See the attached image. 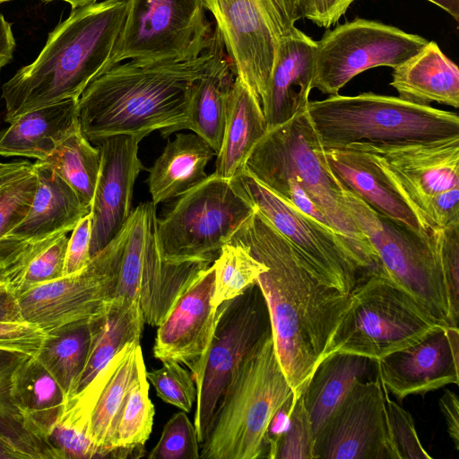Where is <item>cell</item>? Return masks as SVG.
<instances>
[{
    "mask_svg": "<svg viewBox=\"0 0 459 459\" xmlns=\"http://www.w3.org/2000/svg\"><path fill=\"white\" fill-rule=\"evenodd\" d=\"M345 205L378 256L382 271L436 320L455 326L441 260L442 229L417 232L385 217L344 186Z\"/></svg>",
    "mask_w": 459,
    "mask_h": 459,
    "instance_id": "52a82bcc",
    "label": "cell"
},
{
    "mask_svg": "<svg viewBox=\"0 0 459 459\" xmlns=\"http://www.w3.org/2000/svg\"><path fill=\"white\" fill-rule=\"evenodd\" d=\"M393 69L390 85L398 97L422 105L437 102L459 107L458 67L435 41H429L415 56Z\"/></svg>",
    "mask_w": 459,
    "mask_h": 459,
    "instance_id": "f546056e",
    "label": "cell"
},
{
    "mask_svg": "<svg viewBox=\"0 0 459 459\" xmlns=\"http://www.w3.org/2000/svg\"><path fill=\"white\" fill-rule=\"evenodd\" d=\"M2 284V283H1Z\"/></svg>",
    "mask_w": 459,
    "mask_h": 459,
    "instance_id": "94428289",
    "label": "cell"
},
{
    "mask_svg": "<svg viewBox=\"0 0 459 459\" xmlns=\"http://www.w3.org/2000/svg\"><path fill=\"white\" fill-rule=\"evenodd\" d=\"M295 401L293 394L281 405L269 422L265 436L268 459H275L281 438L289 427Z\"/></svg>",
    "mask_w": 459,
    "mask_h": 459,
    "instance_id": "c3c4849f",
    "label": "cell"
},
{
    "mask_svg": "<svg viewBox=\"0 0 459 459\" xmlns=\"http://www.w3.org/2000/svg\"><path fill=\"white\" fill-rule=\"evenodd\" d=\"M316 41L296 28L278 42L262 109L268 129L307 108L313 89Z\"/></svg>",
    "mask_w": 459,
    "mask_h": 459,
    "instance_id": "44dd1931",
    "label": "cell"
},
{
    "mask_svg": "<svg viewBox=\"0 0 459 459\" xmlns=\"http://www.w3.org/2000/svg\"><path fill=\"white\" fill-rule=\"evenodd\" d=\"M162 363L160 368L146 371L147 380L155 387L161 400L190 412L196 400L192 375L178 362L168 360Z\"/></svg>",
    "mask_w": 459,
    "mask_h": 459,
    "instance_id": "60d3db41",
    "label": "cell"
},
{
    "mask_svg": "<svg viewBox=\"0 0 459 459\" xmlns=\"http://www.w3.org/2000/svg\"><path fill=\"white\" fill-rule=\"evenodd\" d=\"M386 411L392 441L399 459H432L421 446L409 411L385 394Z\"/></svg>",
    "mask_w": 459,
    "mask_h": 459,
    "instance_id": "7bdbcfd3",
    "label": "cell"
},
{
    "mask_svg": "<svg viewBox=\"0 0 459 459\" xmlns=\"http://www.w3.org/2000/svg\"><path fill=\"white\" fill-rule=\"evenodd\" d=\"M146 371L140 342L128 343L114 358L111 372L89 418L88 433L96 446L111 459L145 456L143 447H114L113 437L120 411L137 378Z\"/></svg>",
    "mask_w": 459,
    "mask_h": 459,
    "instance_id": "603a6c76",
    "label": "cell"
},
{
    "mask_svg": "<svg viewBox=\"0 0 459 459\" xmlns=\"http://www.w3.org/2000/svg\"><path fill=\"white\" fill-rule=\"evenodd\" d=\"M314 455L315 459H399L378 376L353 384L315 435Z\"/></svg>",
    "mask_w": 459,
    "mask_h": 459,
    "instance_id": "e0dca14e",
    "label": "cell"
},
{
    "mask_svg": "<svg viewBox=\"0 0 459 459\" xmlns=\"http://www.w3.org/2000/svg\"><path fill=\"white\" fill-rule=\"evenodd\" d=\"M203 0H127L109 69L124 60L185 62L212 43Z\"/></svg>",
    "mask_w": 459,
    "mask_h": 459,
    "instance_id": "7c38bea8",
    "label": "cell"
},
{
    "mask_svg": "<svg viewBox=\"0 0 459 459\" xmlns=\"http://www.w3.org/2000/svg\"><path fill=\"white\" fill-rule=\"evenodd\" d=\"M307 111L325 149L459 136L456 113L374 92L309 100Z\"/></svg>",
    "mask_w": 459,
    "mask_h": 459,
    "instance_id": "8992f818",
    "label": "cell"
},
{
    "mask_svg": "<svg viewBox=\"0 0 459 459\" xmlns=\"http://www.w3.org/2000/svg\"><path fill=\"white\" fill-rule=\"evenodd\" d=\"M142 134H117L94 143L100 169L91 206V256L103 249L124 228L132 211L134 186L144 167L138 157Z\"/></svg>",
    "mask_w": 459,
    "mask_h": 459,
    "instance_id": "d6986e66",
    "label": "cell"
},
{
    "mask_svg": "<svg viewBox=\"0 0 459 459\" xmlns=\"http://www.w3.org/2000/svg\"><path fill=\"white\" fill-rule=\"evenodd\" d=\"M100 152L82 134L81 128L72 133L40 161L54 170L77 194L82 203L91 206L100 169Z\"/></svg>",
    "mask_w": 459,
    "mask_h": 459,
    "instance_id": "836d02e7",
    "label": "cell"
},
{
    "mask_svg": "<svg viewBox=\"0 0 459 459\" xmlns=\"http://www.w3.org/2000/svg\"><path fill=\"white\" fill-rule=\"evenodd\" d=\"M255 211L232 179L208 175L157 219L155 233L160 254L169 263L212 264Z\"/></svg>",
    "mask_w": 459,
    "mask_h": 459,
    "instance_id": "ba28073f",
    "label": "cell"
},
{
    "mask_svg": "<svg viewBox=\"0 0 459 459\" xmlns=\"http://www.w3.org/2000/svg\"><path fill=\"white\" fill-rule=\"evenodd\" d=\"M315 436L303 395L296 399L290 424L278 446L275 459H315Z\"/></svg>",
    "mask_w": 459,
    "mask_h": 459,
    "instance_id": "b9f144b4",
    "label": "cell"
},
{
    "mask_svg": "<svg viewBox=\"0 0 459 459\" xmlns=\"http://www.w3.org/2000/svg\"><path fill=\"white\" fill-rule=\"evenodd\" d=\"M351 295V307L336 333L330 353H354L377 362L447 327L383 273L359 281Z\"/></svg>",
    "mask_w": 459,
    "mask_h": 459,
    "instance_id": "9c48e42d",
    "label": "cell"
},
{
    "mask_svg": "<svg viewBox=\"0 0 459 459\" xmlns=\"http://www.w3.org/2000/svg\"><path fill=\"white\" fill-rule=\"evenodd\" d=\"M31 166L32 163L29 161H13L5 163L0 161V186L21 172L29 169Z\"/></svg>",
    "mask_w": 459,
    "mask_h": 459,
    "instance_id": "db71d44e",
    "label": "cell"
},
{
    "mask_svg": "<svg viewBox=\"0 0 459 459\" xmlns=\"http://www.w3.org/2000/svg\"><path fill=\"white\" fill-rule=\"evenodd\" d=\"M299 2H300V4H301L303 18H304V13H305V10H306L307 0H299Z\"/></svg>",
    "mask_w": 459,
    "mask_h": 459,
    "instance_id": "6f0895ef",
    "label": "cell"
},
{
    "mask_svg": "<svg viewBox=\"0 0 459 459\" xmlns=\"http://www.w3.org/2000/svg\"><path fill=\"white\" fill-rule=\"evenodd\" d=\"M37 188L33 164L0 186V238L27 215Z\"/></svg>",
    "mask_w": 459,
    "mask_h": 459,
    "instance_id": "f35d334b",
    "label": "cell"
},
{
    "mask_svg": "<svg viewBox=\"0 0 459 459\" xmlns=\"http://www.w3.org/2000/svg\"><path fill=\"white\" fill-rule=\"evenodd\" d=\"M146 371L137 378L127 394L117 418L114 447H143L151 435L155 410L149 397Z\"/></svg>",
    "mask_w": 459,
    "mask_h": 459,
    "instance_id": "8d00e7d4",
    "label": "cell"
},
{
    "mask_svg": "<svg viewBox=\"0 0 459 459\" xmlns=\"http://www.w3.org/2000/svg\"><path fill=\"white\" fill-rule=\"evenodd\" d=\"M215 152L195 133L177 134L149 169L147 178L152 201L157 204L178 197L204 181L205 168Z\"/></svg>",
    "mask_w": 459,
    "mask_h": 459,
    "instance_id": "4dcf8cb0",
    "label": "cell"
},
{
    "mask_svg": "<svg viewBox=\"0 0 459 459\" xmlns=\"http://www.w3.org/2000/svg\"><path fill=\"white\" fill-rule=\"evenodd\" d=\"M147 458H200V443L196 430L185 411L177 412L168 420L158 443L147 455Z\"/></svg>",
    "mask_w": 459,
    "mask_h": 459,
    "instance_id": "ab89813d",
    "label": "cell"
},
{
    "mask_svg": "<svg viewBox=\"0 0 459 459\" xmlns=\"http://www.w3.org/2000/svg\"><path fill=\"white\" fill-rule=\"evenodd\" d=\"M91 225L92 215L90 212L73 229L72 235L68 238L64 276L81 271L91 260Z\"/></svg>",
    "mask_w": 459,
    "mask_h": 459,
    "instance_id": "bcb514c9",
    "label": "cell"
},
{
    "mask_svg": "<svg viewBox=\"0 0 459 459\" xmlns=\"http://www.w3.org/2000/svg\"><path fill=\"white\" fill-rule=\"evenodd\" d=\"M243 169L271 191L287 181L299 186L330 227L351 239L381 267L377 252L349 214L344 186L327 164L307 108L268 129L253 147Z\"/></svg>",
    "mask_w": 459,
    "mask_h": 459,
    "instance_id": "5b68a950",
    "label": "cell"
},
{
    "mask_svg": "<svg viewBox=\"0 0 459 459\" xmlns=\"http://www.w3.org/2000/svg\"><path fill=\"white\" fill-rule=\"evenodd\" d=\"M41 1L49 2V1H54V0H41ZM60 1L67 2L72 6V9H76L79 7H82V6H86V5L97 3V0H60Z\"/></svg>",
    "mask_w": 459,
    "mask_h": 459,
    "instance_id": "9f6ffc18",
    "label": "cell"
},
{
    "mask_svg": "<svg viewBox=\"0 0 459 459\" xmlns=\"http://www.w3.org/2000/svg\"><path fill=\"white\" fill-rule=\"evenodd\" d=\"M144 319L138 299L115 297L89 320L91 339L74 397L82 392L128 343L140 342Z\"/></svg>",
    "mask_w": 459,
    "mask_h": 459,
    "instance_id": "4316f807",
    "label": "cell"
},
{
    "mask_svg": "<svg viewBox=\"0 0 459 459\" xmlns=\"http://www.w3.org/2000/svg\"><path fill=\"white\" fill-rule=\"evenodd\" d=\"M441 260L453 322L459 317V223L442 229Z\"/></svg>",
    "mask_w": 459,
    "mask_h": 459,
    "instance_id": "ee69618b",
    "label": "cell"
},
{
    "mask_svg": "<svg viewBox=\"0 0 459 459\" xmlns=\"http://www.w3.org/2000/svg\"><path fill=\"white\" fill-rule=\"evenodd\" d=\"M231 179L325 284L350 293L368 276L381 273L351 239L300 212L243 169Z\"/></svg>",
    "mask_w": 459,
    "mask_h": 459,
    "instance_id": "30bf717a",
    "label": "cell"
},
{
    "mask_svg": "<svg viewBox=\"0 0 459 459\" xmlns=\"http://www.w3.org/2000/svg\"><path fill=\"white\" fill-rule=\"evenodd\" d=\"M267 130L260 101L236 76L228 98L223 136L213 173L231 179L243 169L253 147Z\"/></svg>",
    "mask_w": 459,
    "mask_h": 459,
    "instance_id": "1f68e13d",
    "label": "cell"
},
{
    "mask_svg": "<svg viewBox=\"0 0 459 459\" xmlns=\"http://www.w3.org/2000/svg\"><path fill=\"white\" fill-rule=\"evenodd\" d=\"M213 55L205 71L195 82L188 118L176 129H188L204 138L215 153L220 151L226 117L228 98L235 74L224 53L218 30L212 33Z\"/></svg>",
    "mask_w": 459,
    "mask_h": 459,
    "instance_id": "f1b7e54d",
    "label": "cell"
},
{
    "mask_svg": "<svg viewBox=\"0 0 459 459\" xmlns=\"http://www.w3.org/2000/svg\"><path fill=\"white\" fill-rule=\"evenodd\" d=\"M213 55L185 62L131 60L118 64L85 88L77 103L82 134L94 143L117 134L160 130L167 138L188 118L195 82Z\"/></svg>",
    "mask_w": 459,
    "mask_h": 459,
    "instance_id": "7a4b0ae2",
    "label": "cell"
},
{
    "mask_svg": "<svg viewBox=\"0 0 459 459\" xmlns=\"http://www.w3.org/2000/svg\"><path fill=\"white\" fill-rule=\"evenodd\" d=\"M383 170L427 232L437 230L443 194L459 188V136L425 142L356 143Z\"/></svg>",
    "mask_w": 459,
    "mask_h": 459,
    "instance_id": "9a60e30c",
    "label": "cell"
},
{
    "mask_svg": "<svg viewBox=\"0 0 459 459\" xmlns=\"http://www.w3.org/2000/svg\"><path fill=\"white\" fill-rule=\"evenodd\" d=\"M24 355L0 351V417L16 420L10 401V386L13 371Z\"/></svg>",
    "mask_w": 459,
    "mask_h": 459,
    "instance_id": "681fc988",
    "label": "cell"
},
{
    "mask_svg": "<svg viewBox=\"0 0 459 459\" xmlns=\"http://www.w3.org/2000/svg\"><path fill=\"white\" fill-rule=\"evenodd\" d=\"M90 339L89 321H86L46 337L36 356L60 386L67 403L74 394L86 360Z\"/></svg>",
    "mask_w": 459,
    "mask_h": 459,
    "instance_id": "e575fe53",
    "label": "cell"
},
{
    "mask_svg": "<svg viewBox=\"0 0 459 459\" xmlns=\"http://www.w3.org/2000/svg\"><path fill=\"white\" fill-rule=\"evenodd\" d=\"M271 329L267 304L256 282L218 307L211 345L194 381V425L200 444L206 439L213 414L242 359Z\"/></svg>",
    "mask_w": 459,
    "mask_h": 459,
    "instance_id": "4fadbf2b",
    "label": "cell"
},
{
    "mask_svg": "<svg viewBox=\"0 0 459 459\" xmlns=\"http://www.w3.org/2000/svg\"><path fill=\"white\" fill-rule=\"evenodd\" d=\"M229 243L247 247L267 266L256 283L267 304L278 359L297 399L317 364L330 353L351 307V292L319 281L290 243L256 210Z\"/></svg>",
    "mask_w": 459,
    "mask_h": 459,
    "instance_id": "6da1fadb",
    "label": "cell"
},
{
    "mask_svg": "<svg viewBox=\"0 0 459 459\" xmlns=\"http://www.w3.org/2000/svg\"><path fill=\"white\" fill-rule=\"evenodd\" d=\"M232 69L262 101L278 42L303 18L299 0H203Z\"/></svg>",
    "mask_w": 459,
    "mask_h": 459,
    "instance_id": "8fae6325",
    "label": "cell"
},
{
    "mask_svg": "<svg viewBox=\"0 0 459 459\" xmlns=\"http://www.w3.org/2000/svg\"><path fill=\"white\" fill-rule=\"evenodd\" d=\"M212 265L214 290L212 303L216 308L243 293L267 270V266L255 258L247 247L238 243L223 246Z\"/></svg>",
    "mask_w": 459,
    "mask_h": 459,
    "instance_id": "d590c367",
    "label": "cell"
},
{
    "mask_svg": "<svg viewBox=\"0 0 459 459\" xmlns=\"http://www.w3.org/2000/svg\"><path fill=\"white\" fill-rule=\"evenodd\" d=\"M10 0H0V4Z\"/></svg>",
    "mask_w": 459,
    "mask_h": 459,
    "instance_id": "680465c9",
    "label": "cell"
},
{
    "mask_svg": "<svg viewBox=\"0 0 459 459\" xmlns=\"http://www.w3.org/2000/svg\"><path fill=\"white\" fill-rule=\"evenodd\" d=\"M291 394L271 329L244 357L228 385L200 444V458H266L267 427Z\"/></svg>",
    "mask_w": 459,
    "mask_h": 459,
    "instance_id": "277c9868",
    "label": "cell"
},
{
    "mask_svg": "<svg viewBox=\"0 0 459 459\" xmlns=\"http://www.w3.org/2000/svg\"><path fill=\"white\" fill-rule=\"evenodd\" d=\"M78 99H68L22 114L0 135V156L42 160L80 128Z\"/></svg>",
    "mask_w": 459,
    "mask_h": 459,
    "instance_id": "484cf974",
    "label": "cell"
},
{
    "mask_svg": "<svg viewBox=\"0 0 459 459\" xmlns=\"http://www.w3.org/2000/svg\"><path fill=\"white\" fill-rule=\"evenodd\" d=\"M439 409L446 423L447 432L459 450V400L457 394L450 389H445L439 399Z\"/></svg>",
    "mask_w": 459,
    "mask_h": 459,
    "instance_id": "f907efd6",
    "label": "cell"
},
{
    "mask_svg": "<svg viewBox=\"0 0 459 459\" xmlns=\"http://www.w3.org/2000/svg\"><path fill=\"white\" fill-rule=\"evenodd\" d=\"M356 0H307L304 18L318 27L329 29L345 14Z\"/></svg>",
    "mask_w": 459,
    "mask_h": 459,
    "instance_id": "7dc6e473",
    "label": "cell"
},
{
    "mask_svg": "<svg viewBox=\"0 0 459 459\" xmlns=\"http://www.w3.org/2000/svg\"><path fill=\"white\" fill-rule=\"evenodd\" d=\"M327 164L342 186L377 212L420 233L427 232L414 211L383 170L365 152L350 148H324Z\"/></svg>",
    "mask_w": 459,
    "mask_h": 459,
    "instance_id": "7402d4cb",
    "label": "cell"
},
{
    "mask_svg": "<svg viewBox=\"0 0 459 459\" xmlns=\"http://www.w3.org/2000/svg\"><path fill=\"white\" fill-rule=\"evenodd\" d=\"M45 333L25 321H0V351L24 356H37Z\"/></svg>",
    "mask_w": 459,
    "mask_h": 459,
    "instance_id": "f6af8a7d",
    "label": "cell"
},
{
    "mask_svg": "<svg viewBox=\"0 0 459 459\" xmlns=\"http://www.w3.org/2000/svg\"><path fill=\"white\" fill-rule=\"evenodd\" d=\"M450 14L456 22H459V0H427Z\"/></svg>",
    "mask_w": 459,
    "mask_h": 459,
    "instance_id": "11a10c76",
    "label": "cell"
},
{
    "mask_svg": "<svg viewBox=\"0 0 459 459\" xmlns=\"http://www.w3.org/2000/svg\"><path fill=\"white\" fill-rule=\"evenodd\" d=\"M212 264L202 271L178 297L158 325L153 354L160 361H175L200 375L212 339L217 308Z\"/></svg>",
    "mask_w": 459,
    "mask_h": 459,
    "instance_id": "ac0fdd59",
    "label": "cell"
},
{
    "mask_svg": "<svg viewBox=\"0 0 459 459\" xmlns=\"http://www.w3.org/2000/svg\"><path fill=\"white\" fill-rule=\"evenodd\" d=\"M429 40L381 22L356 18L326 30L316 41L313 88L336 95L356 75L371 68H394Z\"/></svg>",
    "mask_w": 459,
    "mask_h": 459,
    "instance_id": "2e32d148",
    "label": "cell"
},
{
    "mask_svg": "<svg viewBox=\"0 0 459 459\" xmlns=\"http://www.w3.org/2000/svg\"><path fill=\"white\" fill-rule=\"evenodd\" d=\"M373 361L365 356L335 351L317 364L302 394L314 436L353 384L368 375Z\"/></svg>",
    "mask_w": 459,
    "mask_h": 459,
    "instance_id": "d6a6232c",
    "label": "cell"
},
{
    "mask_svg": "<svg viewBox=\"0 0 459 459\" xmlns=\"http://www.w3.org/2000/svg\"><path fill=\"white\" fill-rule=\"evenodd\" d=\"M127 0H104L72 9L48 34L36 59L4 82V120L68 99H79L109 69L124 25Z\"/></svg>",
    "mask_w": 459,
    "mask_h": 459,
    "instance_id": "3957f363",
    "label": "cell"
},
{
    "mask_svg": "<svg viewBox=\"0 0 459 459\" xmlns=\"http://www.w3.org/2000/svg\"><path fill=\"white\" fill-rule=\"evenodd\" d=\"M37 188L25 218L6 234L29 239L45 238L72 231L91 212L74 190L40 161L33 164Z\"/></svg>",
    "mask_w": 459,
    "mask_h": 459,
    "instance_id": "83f0119b",
    "label": "cell"
},
{
    "mask_svg": "<svg viewBox=\"0 0 459 459\" xmlns=\"http://www.w3.org/2000/svg\"><path fill=\"white\" fill-rule=\"evenodd\" d=\"M46 443L57 459L109 458L92 442L88 426L65 411L53 426Z\"/></svg>",
    "mask_w": 459,
    "mask_h": 459,
    "instance_id": "74e56055",
    "label": "cell"
},
{
    "mask_svg": "<svg viewBox=\"0 0 459 459\" xmlns=\"http://www.w3.org/2000/svg\"><path fill=\"white\" fill-rule=\"evenodd\" d=\"M125 237L126 224L81 271L39 284L15 297L22 320L48 337L89 321L100 312L106 302L115 298Z\"/></svg>",
    "mask_w": 459,
    "mask_h": 459,
    "instance_id": "5bb4252c",
    "label": "cell"
},
{
    "mask_svg": "<svg viewBox=\"0 0 459 459\" xmlns=\"http://www.w3.org/2000/svg\"><path fill=\"white\" fill-rule=\"evenodd\" d=\"M10 401L22 428L46 445L67 403L60 386L36 356H23L15 366Z\"/></svg>",
    "mask_w": 459,
    "mask_h": 459,
    "instance_id": "d4e9b609",
    "label": "cell"
},
{
    "mask_svg": "<svg viewBox=\"0 0 459 459\" xmlns=\"http://www.w3.org/2000/svg\"><path fill=\"white\" fill-rule=\"evenodd\" d=\"M5 289L3 284L0 283V290Z\"/></svg>",
    "mask_w": 459,
    "mask_h": 459,
    "instance_id": "91938a15",
    "label": "cell"
},
{
    "mask_svg": "<svg viewBox=\"0 0 459 459\" xmlns=\"http://www.w3.org/2000/svg\"><path fill=\"white\" fill-rule=\"evenodd\" d=\"M382 386L397 400L459 382V329L447 326L378 361Z\"/></svg>",
    "mask_w": 459,
    "mask_h": 459,
    "instance_id": "ffe728a7",
    "label": "cell"
},
{
    "mask_svg": "<svg viewBox=\"0 0 459 459\" xmlns=\"http://www.w3.org/2000/svg\"><path fill=\"white\" fill-rule=\"evenodd\" d=\"M15 39L11 24L0 14V70L13 58Z\"/></svg>",
    "mask_w": 459,
    "mask_h": 459,
    "instance_id": "816d5d0a",
    "label": "cell"
},
{
    "mask_svg": "<svg viewBox=\"0 0 459 459\" xmlns=\"http://www.w3.org/2000/svg\"><path fill=\"white\" fill-rule=\"evenodd\" d=\"M0 321H23L15 296L6 289L0 290Z\"/></svg>",
    "mask_w": 459,
    "mask_h": 459,
    "instance_id": "f5cc1de1",
    "label": "cell"
},
{
    "mask_svg": "<svg viewBox=\"0 0 459 459\" xmlns=\"http://www.w3.org/2000/svg\"><path fill=\"white\" fill-rule=\"evenodd\" d=\"M66 232L29 239L5 234L0 238V283L15 297L64 276Z\"/></svg>",
    "mask_w": 459,
    "mask_h": 459,
    "instance_id": "cb8c5ba5",
    "label": "cell"
}]
</instances>
